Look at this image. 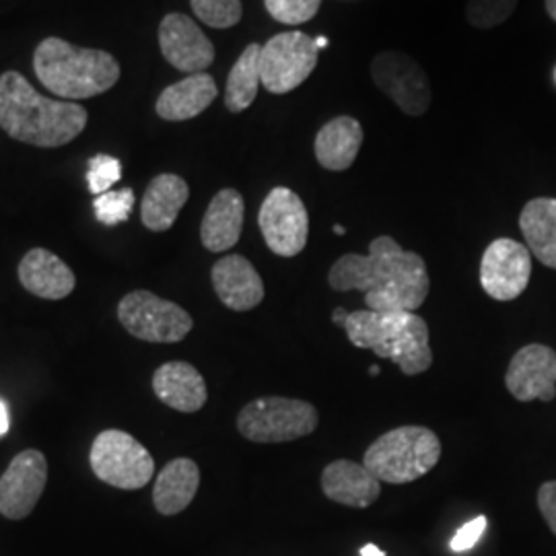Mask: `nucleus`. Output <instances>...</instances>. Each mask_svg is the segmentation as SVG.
<instances>
[{
	"instance_id": "obj_1",
	"label": "nucleus",
	"mask_w": 556,
	"mask_h": 556,
	"mask_svg": "<svg viewBox=\"0 0 556 556\" xmlns=\"http://www.w3.org/2000/svg\"><path fill=\"white\" fill-rule=\"evenodd\" d=\"M328 282L338 293L363 291L367 309L381 314L417 312L431 289L425 260L402 250L390 236L374 239L367 256L346 254L338 258Z\"/></svg>"
},
{
	"instance_id": "obj_2",
	"label": "nucleus",
	"mask_w": 556,
	"mask_h": 556,
	"mask_svg": "<svg viewBox=\"0 0 556 556\" xmlns=\"http://www.w3.org/2000/svg\"><path fill=\"white\" fill-rule=\"evenodd\" d=\"M87 126V110L75 101L50 100L17 71L0 75V128L11 139L56 149L77 139Z\"/></svg>"
},
{
	"instance_id": "obj_3",
	"label": "nucleus",
	"mask_w": 556,
	"mask_h": 556,
	"mask_svg": "<svg viewBox=\"0 0 556 556\" xmlns=\"http://www.w3.org/2000/svg\"><path fill=\"white\" fill-rule=\"evenodd\" d=\"M34 71L50 93L68 101L101 96L119 79L118 60L110 52L77 48L60 38H46L36 48Z\"/></svg>"
},
{
	"instance_id": "obj_4",
	"label": "nucleus",
	"mask_w": 556,
	"mask_h": 556,
	"mask_svg": "<svg viewBox=\"0 0 556 556\" xmlns=\"http://www.w3.org/2000/svg\"><path fill=\"white\" fill-rule=\"evenodd\" d=\"M344 332L357 349L394 361L406 376H420L433 365L429 326L415 312H351Z\"/></svg>"
},
{
	"instance_id": "obj_5",
	"label": "nucleus",
	"mask_w": 556,
	"mask_h": 556,
	"mask_svg": "<svg viewBox=\"0 0 556 556\" xmlns=\"http://www.w3.org/2000/svg\"><path fill=\"white\" fill-rule=\"evenodd\" d=\"M441 441L435 431L418 425L397 427L376 439L363 457V464L379 482L408 484L438 466Z\"/></svg>"
},
{
	"instance_id": "obj_6",
	"label": "nucleus",
	"mask_w": 556,
	"mask_h": 556,
	"mask_svg": "<svg viewBox=\"0 0 556 556\" xmlns=\"http://www.w3.org/2000/svg\"><path fill=\"white\" fill-rule=\"evenodd\" d=\"M318 410L298 397H256L238 417L239 433L254 443H287L316 431Z\"/></svg>"
},
{
	"instance_id": "obj_7",
	"label": "nucleus",
	"mask_w": 556,
	"mask_h": 556,
	"mask_svg": "<svg viewBox=\"0 0 556 556\" xmlns=\"http://www.w3.org/2000/svg\"><path fill=\"white\" fill-rule=\"evenodd\" d=\"M89 462L101 482L122 491L142 489L155 475V462L149 450L118 429H108L96 438Z\"/></svg>"
},
{
	"instance_id": "obj_8",
	"label": "nucleus",
	"mask_w": 556,
	"mask_h": 556,
	"mask_svg": "<svg viewBox=\"0 0 556 556\" xmlns=\"http://www.w3.org/2000/svg\"><path fill=\"white\" fill-rule=\"evenodd\" d=\"M318 66L316 40L303 31H285L266 41L260 52V77L266 91L285 96L299 85Z\"/></svg>"
},
{
	"instance_id": "obj_9",
	"label": "nucleus",
	"mask_w": 556,
	"mask_h": 556,
	"mask_svg": "<svg viewBox=\"0 0 556 556\" xmlns=\"http://www.w3.org/2000/svg\"><path fill=\"white\" fill-rule=\"evenodd\" d=\"M118 319L132 337L163 344L184 340L194 326L192 316L184 307L151 291H132L122 299Z\"/></svg>"
},
{
	"instance_id": "obj_10",
	"label": "nucleus",
	"mask_w": 556,
	"mask_h": 556,
	"mask_svg": "<svg viewBox=\"0 0 556 556\" xmlns=\"http://www.w3.org/2000/svg\"><path fill=\"white\" fill-rule=\"evenodd\" d=\"M260 231L270 252L282 258L299 256L309 238V215L291 188L277 186L268 192L258 213Z\"/></svg>"
},
{
	"instance_id": "obj_11",
	"label": "nucleus",
	"mask_w": 556,
	"mask_h": 556,
	"mask_svg": "<svg viewBox=\"0 0 556 556\" xmlns=\"http://www.w3.org/2000/svg\"><path fill=\"white\" fill-rule=\"evenodd\" d=\"M371 79L378 85L379 91L386 93L410 118L425 116L433 103L427 73L417 60L406 56L404 52H379L371 62Z\"/></svg>"
},
{
	"instance_id": "obj_12",
	"label": "nucleus",
	"mask_w": 556,
	"mask_h": 556,
	"mask_svg": "<svg viewBox=\"0 0 556 556\" xmlns=\"http://www.w3.org/2000/svg\"><path fill=\"white\" fill-rule=\"evenodd\" d=\"M532 277V258L528 245L516 239H495L480 262V285L489 298L514 301Z\"/></svg>"
},
{
	"instance_id": "obj_13",
	"label": "nucleus",
	"mask_w": 556,
	"mask_h": 556,
	"mask_svg": "<svg viewBox=\"0 0 556 556\" xmlns=\"http://www.w3.org/2000/svg\"><path fill=\"white\" fill-rule=\"evenodd\" d=\"M48 482V459L40 450H25L0 477V514L7 519L29 516Z\"/></svg>"
},
{
	"instance_id": "obj_14",
	"label": "nucleus",
	"mask_w": 556,
	"mask_h": 556,
	"mask_svg": "<svg viewBox=\"0 0 556 556\" xmlns=\"http://www.w3.org/2000/svg\"><path fill=\"white\" fill-rule=\"evenodd\" d=\"M163 59L186 75L204 73L215 60L213 41L200 31L197 21L181 13L165 15L160 25Z\"/></svg>"
},
{
	"instance_id": "obj_15",
	"label": "nucleus",
	"mask_w": 556,
	"mask_h": 556,
	"mask_svg": "<svg viewBox=\"0 0 556 556\" xmlns=\"http://www.w3.org/2000/svg\"><path fill=\"white\" fill-rule=\"evenodd\" d=\"M505 386L519 402H553L556 396V353L544 344L519 349L507 369Z\"/></svg>"
},
{
	"instance_id": "obj_16",
	"label": "nucleus",
	"mask_w": 556,
	"mask_h": 556,
	"mask_svg": "<svg viewBox=\"0 0 556 556\" xmlns=\"http://www.w3.org/2000/svg\"><path fill=\"white\" fill-rule=\"evenodd\" d=\"M213 287L225 307L233 312H250L264 299V282L254 264L239 254L220 258L213 266Z\"/></svg>"
},
{
	"instance_id": "obj_17",
	"label": "nucleus",
	"mask_w": 556,
	"mask_h": 556,
	"mask_svg": "<svg viewBox=\"0 0 556 556\" xmlns=\"http://www.w3.org/2000/svg\"><path fill=\"white\" fill-rule=\"evenodd\" d=\"M321 491L334 503L365 509L378 501L381 482L365 464L337 459L328 464L321 472Z\"/></svg>"
},
{
	"instance_id": "obj_18",
	"label": "nucleus",
	"mask_w": 556,
	"mask_h": 556,
	"mask_svg": "<svg viewBox=\"0 0 556 556\" xmlns=\"http://www.w3.org/2000/svg\"><path fill=\"white\" fill-rule=\"evenodd\" d=\"M20 280L31 295L50 301L68 298L77 285L75 273L68 268V264L43 248H34L23 256Z\"/></svg>"
},
{
	"instance_id": "obj_19",
	"label": "nucleus",
	"mask_w": 556,
	"mask_h": 556,
	"mask_svg": "<svg viewBox=\"0 0 556 556\" xmlns=\"http://www.w3.org/2000/svg\"><path fill=\"white\" fill-rule=\"evenodd\" d=\"M153 392L163 404L179 413H199L206 404V383L199 369L184 361L161 365L153 376Z\"/></svg>"
},
{
	"instance_id": "obj_20",
	"label": "nucleus",
	"mask_w": 556,
	"mask_h": 556,
	"mask_svg": "<svg viewBox=\"0 0 556 556\" xmlns=\"http://www.w3.org/2000/svg\"><path fill=\"white\" fill-rule=\"evenodd\" d=\"M243 217H245V204L238 190L225 188L217 192V197L211 200L200 225L202 245L215 254L231 250L241 238Z\"/></svg>"
},
{
	"instance_id": "obj_21",
	"label": "nucleus",
	"mask_w": 556,
	"mask_h": 556,
	"mask_svg": "<svg viewBox=\"0 0 556 556\" xmlns=\"http://www.w3.org/2000/svg\"><path fill=\"white\" fill-rule=\"evenodd\" d=\"M190 199V188L186 179L176 174H161L151 179L140 202V220L147 229L163 233L174 227L179 211Z\"/></svg>"
},
{
	"instance_id": "obj_22",
	"label": "nucleus",
	"mask_w": 556,
	"mask_h": 556,
	"mask_svg": "<svg viewBox=\"0 0 556 556\" xmlns=\"http://www.w3.org/2000/svg\"><path fill=\"white\" fill-rule=\"evenodd\" d=\"M217 83L208 73L188 75L163 89L155 103L157 116L167 122H184L200 116L213 101L217 100Z\"/></svg>"
},
{
	"instance_id": "obj_23",
	"label": "nucleus",
	"mask_w": 556,
	"mask_h": 556,
	"mask_svg": "<svg viewBox=\"0 0 556 556\" xmlns=\"http://www.w3.org/2000/svg\"><path fill=\"white\" fill-rule=\"evenodd\" d=\"M363 137V126L357 118L337 116L319 128L314 142L316 160L328 172H344L357 160Z\"/></svg>"
},
{
	"instance_id": "obj_24",
	"label": "nucleus",
	"mask_w": 556,
	"mask_h": 556,
	"mask_svg": "<svg viewBox=\"0 0 556 556\" xmlns=\"http://www.w3.org/2000/svg\"><path fill=\"white\" fill-rule=\"evenodd\" d=\"M199 464L190 457L172 459L155 480L153 503L161 516L181 514L199 493Z\"/></svg>"
},
{
	"instance_id": "obj_25",
	"label": "nucleus",
	"mask_w": 556,
	"mask_h": 556,
	"mask_svg": "<svg viewBox=\"0 0 556 556\" xmlns=\"http://www.w3.org/2000/svg\"><path fill=\"white\" fill-rule=\"evenodd\" d=\"M519 229L528 250L556 270V199L530 200L519 215Z\"/></svg>"
},
{
	"instance_id": "obj_26",
	"label": "nucleus",
	"mask_w": 556,
	"mask_h": 556,
	"mask_svg": "<svg viewBox=\"0 0 556 556\" xmlns=\"http://www.w3.org/2000/svg\"><path fill=\"white\" fill-rule=\"evenodd\" d=\"M260 43H250L238 62L233 64L229 77H227V89H225V108L231 114H241L245 112L256 98H258V87L262 83L260 77Z\"/></svg>"
},
{
	"instance_id": "obj_27",
	"label": "nucleus",
	"mask_w": 556,
	"mask_h": 556,
	"mask_svg": "<svg viewBox=\"0 0 556 556\" xmlns=\"http://www.w3.org/2000/svg\"><path fill=\"white\" fill-rule=\"evenodd\" d=\"M519 0H468L466 20L480 31L495 29L509 20Z\"/></svg>"
},
{
	"instance_id": "obj_28",
	"label": "nucleus",
	"mask_w": 556,
	"mask_h": 556,
	"mask_svg": "<svg viewBox=\"0 0 556 556\" xmlns=\"http://www.w3.org/2000/svg\"><path fill=\"white\" fill-rule=\"evenodd\" d=\"M190 4L194 15L215 29L236 27L243 15L241 0H190Z\"/></svg>"
},
{
	"instance_id": "obj_29",
	"label": "nucleus",
	"mask_w": 556,
	"mask_h": 556,
	"mask_svg": "<svg viewBox=\"0 0 556 556\" xmlns=\"http://www.w3.org/2000/svg\"><path fill=\"white\" fill-rule=\"evenodd\" d=\"M135 208V192L132 188H122V190H110L101 197L93 200V211L101 225L114 227L132 215Z\"/></svg>"
},
{
	"instance_id": "obj_30",
	"label": "nucleus",
	"mask_w": 556,
	"mask_h": 556,
	"mask_svg": "<svg viewBox=\"0 0 556 556\" xmlns=\"http://www.w3.org/2000/svg\"><path fill=\"white\" fill-rule=\"evenodd\" d=\"M273 20L282 25H301L318 15L321 0H264Z\"/></svg>"
},
{
	"instance_id": "obj_31",
	"label": "nucleus",
	"mask_w": 556,
	"mask_h": 556,
	"mask_svg": "<svg viewBox=\"0 0 556 556\" xmlns=\"http://www.w3.org/2000/svg\"><path fill=\"white\" fill-rule=\"evenodd\" d=\"M87 186L93 197H101L122 179V163L112 155H96L87 165Z\"/></svg>"
},
{
	"instance_id": "obj_32",
	"label": "nucleus",
	"mask_w": 556,
	"mask_h": 556,
	"mask_svg": "<svg viewBox=\"0 0 556 556\" xmlns=\"http://www.w3.org/2000/svg\"><path fill=\"white\" fill-rule=\"evenodd\" d=\"M486 523H489V521H486V517L484 516L475 517L472 521L464 523V526L457 530L456 534H454V538H452V542H450L452 551H454V553L472 551V548L477 546L478 540L484 534Z\"/></svg>"
},
{
	"instance_id": "obj_33",
	"label": "nucleus",
	"mask_w": 556,
	"mask_h": 556,
	"mask_svg": "<svg viewBox=\"0 0 556 556\" xmlns=\"http://www.w3.org/2000/svg\"><path fill=\"white\" fill-rule=\"evenodd\" d=\"M538 507L556 536V480L544 482L538 491Z\"/></svg>"
},
{
	"instance_id": "obj_34",
	"label": "nucleus",
	"mask_w": 556,
	"mask_h": 556,
	"mask_svg": "<svg viewBox=\"0 0 556 556\" xmlns=\"http://www.w3.org/2000/svg\"><path fill=\"white\" fill-rule=\"evenodd\" d=\"M11 427V417H9V406L7 402L0 397V438H4L9 433Z\"/></svg>"
},
{
	"instance_id": "obj_35",
	"label": "nucleus",
	"mask_w": 556,
	"mask_h": 556,
	"mask_svg": "<svg viewBox=\"0 0 556 556\" xmlns=\"http://www.w3.org/2000/svg\"><path fill=\"white\" fill-rule=\"evenodd\" d=\"M346 318H349V312L344 309V307H337L334 312H332V321L340 326V328H344V324H346Z\"/></svg>"
},
{
	"instance_id": "obj_36",
	"label": "nucleus",
	"mask_w": 556,
	"mask_h": 556,
	"mask_svg": "<svg viewBox=\"0 0 556 556\" xmlns=\"http://www.w3.org/2000/svg\"><path fill=\"white\" fill-rule=\"evenodd\" d=\"M361 556H388L379 546L376 544H365L363 548H361Z\"/></svg>"
},
{
	"instance_id": "obj_37",
	"label": "nucleus",
	"mask_w": 556,
	"mask_h": 556,
	"mask_svg": "<svg viewBox=\"0 0 556 556\" xmlns=\"http://www.w3.org/2000/svg\"><path fill=\"white\" fill-rule=\"evenodd\" d=\"M544 7H546V13L556 21V0H544Z\"/></svg>"
},
{
	"instance_id": "obj_38",
	"label": "nucleus",
	"mask_w": 556,
	"mask_h": 556,
	"mask_svg": "<svg viewBox=\"0 0 556 556\" xmlns=\"http://www.w3.org/2000/svg\"><path fill=\"white\" fill-rule=\"evenodd\" d=\"M316 46H318V50H321V48H326V46H328V40H326V38H318V40H316Z\"/></svg>"
},
{
	"instance_id": "obj_39",
	"label": "nucleus",
	"mask_w": 556,
	"mask_h": 556,
	"mask_svg": "<svg viewBox=\"0 0 556 556\" xmlns=\"http://www.w3.org/2000/svg\"><path fill=\"white\" fill-rule=\"evenodd\" d=\"M334 231H337V236H344V227H342V225H337Z\"/></svg>"
},
{
	"instance_id": "obj_40",
	"label": "nucleus",
	"mask_w": 556,
	"mask_h": 556,
	"mask_svg": "<svg viewBox=\"0 0 556 556\" xmlns=\"http://www.w3.org/2000/svg\"><path fill=\"white\" fill-rule=\"evenodd\" d=\"M369 371H371V376H378L379 367H376V365H374V367H371V369H369Z\"/></svg>"
}]
</instances>
